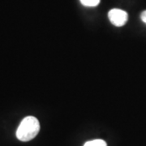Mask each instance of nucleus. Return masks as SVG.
<instances>
[{
	"mask_svg": "<svg viewBox=\"0 0 146 146\" xmlns=\"http://www.w3.org/2000/svg\"><path fill=\"white\" fill-rule=\"evenodd\" d=\"M40 131L38 119L33 116H27L21 121L16 130V137L21 141H29L35 138Z\"/></svg>",
	"mask_w": 146,
	"mask_h": 146,
	"instance_id": "nucleus-1",
	"label": "nucleus"
},
{
	"mask_svg": "<svg viewBox=\"0 0 146 146\" xmlns=\"http://www.w3.org/2000/svg\"><path fill=\"white\" fill-rule=\"evenodd\" d=\"M81 4L85 7H97L100 3V0H80Z\"/></svg>",
	"mask_w": 146,
	"mask_h": 146,
	"instance_id": "nucleus-4",
	"label": "nucleus"
},
{
	"mask_svg": "<svg viewBox=\"0 0 146 146\" xmlns=\"http://www.w3.org/2000/svg\"><path fill=\"white\" fill-rule=\"evenodd\" d=\"M84 146H107L106 141L101 139H97V140H93V141H87Z\"/></svg>",
	"mask_w": 146,
	"mask_h": 146,
	"instance_id": "nucleus-3",
	"label": "nucleus"
},
{
	"mask_svg": "<svg viewBox=\"0 0 146 146\" xmlns=\"http://www.w3.org/2000/svg\"><path fill=\"white\" fill-rule=\"evenodd\" d=\"M108 18L112 25L115 26H123L128 20V15L125 11L114 8L110 11L108 13Z\"/></svg>",
	"mask_w": 146,
	"mask_h": 146,
	"instance_id": "nucleus-2",
	"label": "nucleus"
},
{
	"mask_svg": "<svg viewBox=\"0 0 146 146\" xmlns=\"http://www.w3.org/2000/svg\"><path fill=\"white\" fill-rule=\"evenodd\" d=\"M141 21L146 24V11H144L141 13Z\"/></svg>",
	"mask_w": 146,
	"mask_h": 146,
	"instance_id": "nucleus-5",
	"label": "nucleus"
}]
</instances>
